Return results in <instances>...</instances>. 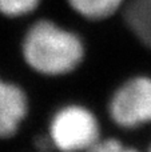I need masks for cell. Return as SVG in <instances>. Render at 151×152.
<instances>
[{
  "instance_id": "3957f363",
  "label": "cell",
  "mask_w": 151,
  "mask_h": 152,
  "mask_svg": "<svg viewBox=\"0 0 151 152\" xmlns=\"http://www.w3.org/2000/svg\"><path fill=\"white\" fill-rule=\"evenodd\" d=\"M107 118L118 129L135 132L151 126V75L135 74L123 79L106 103Z\"/></svg>"
},
{
  "instance_id": "ba28073f",
  "label": "cell",
  "mask_w": 151,
  "mask_h": 152,
  "mask_svg": "<svg viewBox=\"0 0 151 152\" xmlns=\"http://www.w3.org/2000/svg\"><path fill=\"white\" fill-rule=\"evenodd\" d=\"M88 152H144L117 136H103Z\"/></svg>"
},
{
  "instance_id": "52a82bcc",
  "label": "cell",
  "mask_w": 151,
  "mask_h": 152,
  "mask_svg": "<svg viewBox=\"0 0 151 152\" xmlns=\"http://www.w3.org/2000/svg\"><path fill=\"white\" fill-rule=\"evenodd\" d=\"M43 0H0V16L5 19H23L37 11Z\"/></svg>"
},
{
  "instance_id": "9c48e42d",
  "label": "cell",
  "mask_w": 151,
  "mask_h": 152,
  "mask_svg": "<svg viewBox=\"0 0 151 152\" xmlns=\"http://www.w3.org/2000/svg\"><path fill=\"white\" fill-rule=\"evenodd\" d=\"M144 152H151V142H150V144L147 145V148L144 150Z\"/></svg>"
},
{
  "instance_id": "277c9868",
  "label": "cell",
  "mask_w": 151,
  "mask_h": 152,
  "mask_svg": "<svg viewBox=\"0 0 151 152\" xmlns=\"http://www.w3.org/2000/svg\"><path fill=\"white\" fill-rule=\"evenodd\" d=\"M31 113L28 92L20 83L0 75V142L21 131Z\"/></svg>"
},
{
  "instance_id": "6da1fadb",
  "label": "cell",
  "mask_w": 151,
  "mask_h": 152,
  "mask_svg": "<svg viewBox=\"0 0 151 152\" xmlns=\"http://www.w3.org/2000/svg\"><path fill=\"white\" fill-rule=\"evenodd\" d=\"M20 56L32 74L44 79L74 75L84 64L87 44L75 29L54 19L32 21L20 40Z\"/></svg>"
},
{
  "instance_id": "8992f818",
  "label": "cell",
  "mask_w": 151,
  "mask_h": 152,
  "mask_svg": "<svg viewBox=\"0 0 151 152\" xmlns=\"http://www.w3.org/2000/svg\"><path fill=\"white\" fill-rule=\"evenodd\" d=\"M68 8L80 19L100 23L122 13L127 0H64Z\"/></svg>"
},
{
  "instance_id": "7a4b0ae2",
  "label": "cell",
  "mask_w": 151,
  "mask_h": 152,
  "mask_svg": "<svg viewBox=\"0 0 151 152\" xmlns=\"http://www.w3.org/2000/svg\"><path fill=\"white\" fill-rule=\"evenodd\" d=\"M103 136L100 119L92 108L67 102L51 113L43 137L55 152H88Z\"/></svg>"
},
{
  "instance_id": "5b68a950",
  "label": "cell",
  "mask_w": 151,
  "mask_h": 152,
  "mask_svg": "<svg viewBox=\"0 0 151 152\" xmlns=\"http://www.w3.org/2000/svg\"><path fill=\"white\" fill-rule=\"evenodd\" d=\"M122 15L128 32L151 52V0H127Z\"/></svg>"
}]
</instances>
